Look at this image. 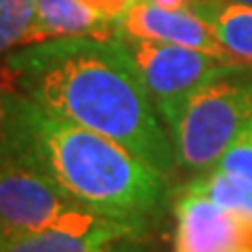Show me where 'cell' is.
I'll return each instance as SVG.
<instances>
[{"mask_svg": "<svg viewBox=\"0 0 252 252\" xmlns=\"http://www.w3.org/2000/svg\"><path fill=\"white\" fill-rule=\"evenodd\" d=\"M11 89L55 118L109 137L162 175L175 170L168 130L118 36L51 38L6 55Z\"/></svg>", "mask_w": 252, "mask_h": 252, "instance_id": "cell-1", "label": "cell"}, {"mask_svg": "<svg viewBox=\"0 0 252 252\" xmlns=\"http://www.w3.org/2000/svg\"><path fill=\"white\" fill-rule=\"evenodd\" d=\"M13 152L80 206L141 235L166 202V175L105 135L55 118L13 89Z\"/></svg>", "mask_w": 252, "mask_h": 252, "instance_id": "cell-2", "label": "cell"}, {"mask_svg": "<svg viewBox=\"0 0 252 252\" xmlns=\"http://www.w3.org/2000/svg\"><path fill=\"white\" fill-rule=\"evenodd\" d=\"M252 122V74L246 63H223L187 99L170 143L193 172L215 170L235 137Z\"/></svg>", "mask_w": 252, "mask_h": 252, "instance_id": "cell-3", "label": "cell"}, {"mask_svg": "<svg viewBox=\"0 0 252 252\" xmlns=\"http://www.w3.org/2000/svg\"><path fill=\"white\" fill-rule=\"evenodd\" d=\"M160 120L170 132L193 91L223 65L210 53L156 40H124Z\"/></svg>", "mask_w": 252, "mask_h": 252, "instance_id": "cell-4", "label": "cell"}, {"mask_svg": "<svg viewBox=\"0 0 252 252\" xmlns=\"http://www.w3.org/2000/svg\"><path fill=\"white\" fill-rule=\"evenodd\" d=\"M78 206L26 156L0 162V238L44 229Z\"/></svg>", "mask_w": 252, "mask_h": 252, "instance_id": "cell-5", "label": "cell"}, {"mask_svg": "<svg viewBox=\"0 0 252 252\" xmlns=\"http://www.w3.org/2000/svg\"><path fill=\"white\" fill-rule=\"evenodd\" d=\"M175 252H252V219L187 185L177 202Z\"/></svg>", "mask_w": 252, "mask_h": 252, "instance_id": "cell-6", "label": "cell"}, {"mask_svg": "<svg viewBox=\"0 0 252 252\" xmlns=\"http://www.w3.org/2000/svg\"><path fill=\"white\" fill-rule=\"evenodd\" d=\"M116 36L122 40H156L181 44L210 53L229 63H242L235 61L225 51L210 23L185 6L183 9H166V6L154 4L149 0H139L116 23Z\"/></svg>", "mask_w": 252, "mask_h": 252, "instance_id": "cell-7", "label": "cell"}, {"mask_svg": "<svg viewBox=\"0 0 252 252\" xmlns=\"http://www.w3.org/2000/svg\"><path fill=\"white\" fill-rule=\"evenodd\" d=\"M128 238H137L128 227L78 206L44 229L0 238V252H94Z\"/></svg>", "mask_w": 252, "mask_h": 252, "instance_id": "cell-8", "label": "cell"}, {"mask_svg": "<svg viewBox=\"0 0 252 252\" xmlns=\"http://www.w3.org/2000/svg\"><path fill=\"white\" fill-rule=\"evenodd\" d=\"M74 36L109 38L116 36V26L80 0H36L28 44Z\"/></svg>", "mask_w": 252, "mask_h": 252, "instance_id": "cell-9", "label": "cell"}, {"mask_svg": "<svg viewBox=\"0 0 252 252\" xmlns=\"http://www.w3.org/2000/svg\"><path fill=\"white\" fill-rule=\"evenodd\" d=\"M206 19L219 42L235 61L252 63V6L229 2V0H210V2L189 9Z\"/></svg>", "mask_w": 252, "mask_h": 252, "instance_id": "cell-10", "label": "cell"}, {"mask_svg": "<svg viewBox=\"0 0 252 252\" xmlns=\"http://www.w3.org/2000/svg\"><path fill=\"white\" fill-rule=\"evenodd\" d=\"M189 187L204 193L215 204H219L220 208L252 219V191L242 187L240 183H235V181H231L229 177L220 175L217 170H210L204 177L191 181Z\"/></svg>", "mask_w": 252, "mask_h": 252, "instance_id": "cell-11", "label": "cell"}, {"mask_svg": "<svg viewBox=\"0 0 252 252\" xmlns=\"http://www.w3.org/2000/svg\"><path fill=\"white\" fill-rule=\"evenodd\" d=\"M36 0H0V55L28 44Z\"/></svg>", "mask_w": 252, "mask_h": 252, "instance_id": "cell-12", "label": "cell"}, {"mask_svg": "<svg viewBox=\"0 0 252 252\" xmlns=\"http://www.w3.org/2000/svg\"><path fill=\"white\" fill-rule=\"evenodd\" d=\"M215 170L252 191V122L225 149Z\"/></svg>", "mask_w": 252, "mask_h": 252, "instance_id": "cell-13", "label": "cell"}, {"mask_svg": "<svg viewBox=\"0 0 252 252\" xmlns=\"http://www.w3.org/2000/svg\"><path fill=\"white\" fill-rule=\"evenodd\" d=\"M13 89L0 84V162L13 154Z\"/></svg>", "mask_w": 252, "mask_h": 252, "instance_id": "cell-14", "label": "cell"}, {"mask_svg": "<svg viewBox=\"0 0 252 252\" xmlns=\"http://www.w3.org/2000/svg\"><path fill=\"white\" fill-rule=\"evenodd\" d=\"M89 9H93L94 13H99L101 17L109 23H116L124 17V13L130 9L132 4H137L139 0H80Z\"/></svg>", "mask_w": 252, "mask_h": 252, "instance_id": "cell-15", "label": "cell"}, {"mask_svg": "<svg viewBox=\"0 0 252 252\" xmlns=\"http://www.w3.org/2000/svg\"><path fill=\"white\" fill-rule=\"evenodd\" d=\"M94 252H149V250L137 246V244H122V242L114 244V242H109V244L101 246L99 250H94Z\"/></svg>", "mask_w": 252, "mask_h": 252, "instance_id": "cell-16", "label": "cell"}, {"mask_svg": "<svg viewBox=\"0 0 252 252\" xmlns=\"http://www.w3.org/2000/svg\"><path fill=\"white\" fill-rule=\"evenodd\" d=\"M149 2L166 6V9H183V6H187V0H149Z\"/></svg>", "mask_w": 252, "mask_h": 252, "instance_id": "cell-17", "label": "cell"}, {"mask_svg": "<svg viewBox=\"0 0 252 252\" xmlns=\"http://www.w3.org/2000/svg\"><path fill=\"white\" fill-rule=\"evenodd\" d=\"M206 2H210V0H187L185 9H195V6H202V4H206Z\"/></svg>", "mask_w": 252, "mask_h": 252, "instance_id": "cell-18", "label": "cell"}, {"mask_svg": "<svg viewBox=\"0 0 252 252\" xmlns=\"http://www.w3.org/2000/svg\"><path fill=\"white\" fill-rule=\"evenodd\" d=\"M229 2H240V4H250L252 6V0H229Z\"/></svg>", "mask_w": 252, "mask_h": 252, "instance_id": "cell-19", "label": "cell"}, {"mask_svg": "<svg viewBox=\"0 0 252 252\" xmlns=\"http://www.w3.org/2000/svg\"><path fill=\"white\" fill-rule=\"evenodd\" d=\"M246 65H248V69H250V74H252V63H246Z\"/></svg>", "mask_w": 252, "mask_h": 252, "instance_id": "cell-20", "label": "cell"}]
</instances>
